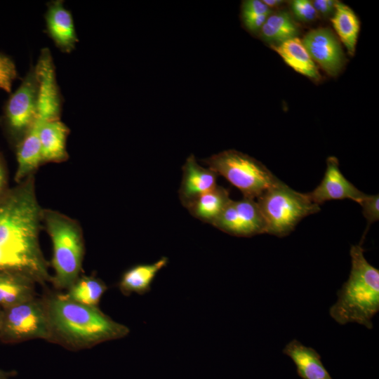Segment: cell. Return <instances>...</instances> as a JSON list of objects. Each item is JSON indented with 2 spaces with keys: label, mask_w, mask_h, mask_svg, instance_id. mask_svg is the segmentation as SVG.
I'll list each match as a JSON object with an SVG mask.
<instances>
[{
  "label": "cell",
  "mask_w": 379,
  "mask_h": 379,
  "mask_svg": "<svg viewBox=\"0 0 379 379\" xmlns=\"http://www.w3.org/2000/svg\"><path fill=\"white\" fill-rule=\"evenodd\" d=\"M34 182L32 174L0 200V272L19 273L45 284L52 277L39 244L44 208Z\"/></svg>",
  "instance_id": "6da1fadb"
},
{
  "label": "cell",
  "mask_w": 379,
  "mask_h": 379,
  "mask_svg": "<svg viewBox=\"0 0 379 379\" xmlns=\"http://www.w3.org/2000/svg\"><path fill=\"white\" fill-rule=\"evenodd\" d=\"M52 340L71 350L92 347L126 336L129 328L103 313L98 307L85 305L53 294L43 299Z\"/></svg>",
  "instance_id": "7a4b0ae2"
},
{
  "label": "cell",
  "mask_w": 379,
  "mask_h": 379,
  "mask_svg": "<svg viewBox=\"0 0 379 379\" xmlns=\"http://www.w3.org/2000/svg\"><path fill=\"white\" fill-rule=\"evenodd\" d=\"M351 270L329 310L339 324L357 323L373 328L372 319L379 311V270L364 256L361 243L350 248Z\"/></svg>",
  "instance_id": "3957f363"
},
{
  "label": "cell",
  "mask_w": 379,
  "mask_h": 379,
  "mask_svg": "<svg viewBox=\"0 0 379 379\" xmlns=\"http://www.w3.org/2000/svg\"><path fill=\"white\" fill-rule=\"evenodd\" d=\"M43 222L53 244L51 278L58 289H68L80 277L84 253L81 228L74 219L58 211L44 209Z\"/></svg>",
  "instance_id": "277c9868"
},
{
  "label": "cell",
  "mask_w": 379,
  "mask_h": 379,
  "mask_svg": "<svg viewBox=\"0 0 379 379\" xmlns=\"http://www.w3.org/2000/svg\"><path fill=\"white\" fill-rule=\"evenodd\" d=\"M257 199L266 233L279 237L290 234L306 216L320 211L307 194L297 192L281 180Z\"/></svg>",
  "instance_id": "5b68a950"
},
{
  "label": "cell",
  "mask_w": 379,
  "mask_h": 379,
  "mask_svg": "<svg viewBox=\"0 0 379 379\" xmlns=\"http://www.w3.org/2000/svg\"><path fill=\"white\" fill-rule=\"evenodd\" d=\"M202 161L226 178L246 198L257 199L280 181L262 163L234 149L222 151Z\"/></svg>",
  "instance_id": "8992f818"
},
{
  "label": "cell",
  "mask_w": 379,
  "mask_h": 379,
  "mask_svg": "<svg viewBox=\"0 0 379 379\" xmlns=\"http://www.w3.org/2000/svg\"><path fill=\"white\" fill-rule=\"evenodd\" d=\"M38 81L32 64L16 90L4 102L0 126L9 144L15 149L36 119Z\"/></svg>",
  "instance_id": "52a82bcc"
},
{
  "label": "cell",
  "mask_w": 379,
  "mask_h": 379,
  "mask_svg": "<svg viewBox=\"0 0 379 379\" xmlns=\"http://www.w3.org/2000/svg\"><path fill=\"white\" fill-rule=\"evenodd\" d=\"M0 339L19 343L32 339L52 340L44 300L36 298L3 309Z\"/></svg>",
  "instance_id": "ba28073f"
},
{
  "label": "cell",
  "mask_w": 379,
  "mask_h": 379,
  "mask_svg": "<svg viewBox=\"0 0 379 379\" xmlns=\"http://www.w3.org/2000/svg\"><path fill=\"white\" fill-rule=\"evenodd\" d=\"M34 70L38 81L36 123L60 119L63 98L56 79L55 67L48 48L41 50Z\"/></svg>",
  "instance_id": "9c48e42d"
},
{
  "label": "cell",
  "mask_w": 379,
  "mask_h": 379,
  "mask_svg": "<svg viewBox=\"0 0 379 379\" xmlns=\"http://www.w3.org/2000/svg\"><path fill=\"white\" fill-rule=\"evenodd\" d=\"M212 225L237 237L266 233V224L257 201L246 197L231 199Z\"/></svg>",
  "instance_id": "30bf717a"
},
{
  "label": "cell",
  "mask_w": 379,
  "mask_h": 379,
  "mask_svg": "<svg viewBox=\"0 0 379 379\" xmlns=\"http://www.w3.org/2000/svg\"><path fill=\"white\" fill-rule=\"evenodd\" d=\"M302 43L314 62L330 76H337L345 64V55L334 33L326 27L308 32Z\"/></svg>",
  "instance_id": "8fae6325"
},
{
  "label": "cell",
  "mask_w": 379,
  "mask_h": 379,
  "mask_svg": "<svg viewBox=\"0 0 379 379\" xmlns=\"http://www.w3.org/2000/svg\"><path fill=\"white\" fill-rule=\"evenodd\" d=\"M307 195L313 203L320 206L327 201L346 199L359 204L366 194L343 175L338 159L330 157L326 160V168L321 182Z\"/></svg>",
  "instance_id": "7c38bea8"
},
{
  "label": "cell",
  "mask_w": 379,
  "mask_h": 379,
  "mask_svg": "<svg viewBox=\"0 0 379 379\" xmlns=\"http://www.w3.org/2000/svg\"><path fill=\"white\" fill-rule=\"evenodd\" d=\"M46 6L44 19L47 35L62 53H71L79 42L71 11L62 0L51 1Z\"/></svg>",
  "instance_id": "4fadbf2b"
},
{
  "label": "cell",
  "mask_w": 379,
  "mask_h": 379,
  "mask_svg": "<svg viewBox=\"0 0 379 379\" xmlns=\"http://www.w3.org/2000/svg\"><path fill=\"white\" fill-rule=\"evenodd\" d=\"M182 170L178 197L185 207L197 197L218 185V175L209 168L199 165L194 154L188 156Z\"/></svg>",
  "instance_id": "5bb4252c"
},
{
  "label": "cell",
  "mask_w": 379,
  "mask_h": 379,
  "mask_svg": "<svg viewBox=\"0 0 379 379\" xmlns=\"http://www.w3.org/2000/svg\"><path fill=\"white\" fill-rule=\"evenodd\" d=\"M69 132L68 126L60 119L46 121L39 125L42 164L60 163L68 159L66 142Z\"/></svg>",
  "instance_id": "9a60e30c"
},
{
  "label": "cell",
  "mask_w": 379,
  "mask_h": 379,
  "mask_svg": "<svg viewBox=\"0 0 379 379\" xmlns=\"http://www.w3.org/2000/svg\"><path fill=\"white\" fill-rule=\"evenodd\" d=\"M168 262L167 257H161L152 263L138 264L126 270L121 275L118 287L124 295L133 293L144 295L151 291L157 274Z\"/></svg>",
  "instance_id": "2e32d148"
},
{
  "label": "cell",
  "mask_w": 379,
  "mask_h": 379,
  "mask_svg": "<svg viewBox=\"0 0 379 379\" xmlns=\"http://www.w3.org/2000/svg\"><path fill=\"white\" fill-rule=\"evenodd\" d=\"M296 366L298 375L302 379H333L324 367L319 354L298 340L290 341L283 350Z\"/></svg>",
  "instance_id": "e0dca14e"
},
{
  "label": "cell",
  "mask_w": 379,
  "mask_h": 379,
  "mask_svg": "<svg viewBox=\"0 0 379 379\" xmlns=\"http://www.w3.org/2000/svg\"><path fill=\"white\" fill-rule=\"evenodd\" d=\"M39 125L35 122L14 149L17 160L14 180L17 184L34 174L39 166L42 164L39 135Z\"/></svg>",
  "instance_id": "ac0fdd59"
},
{
  "label": "cell",
  "mask_w": 379,
  "mask_h": 379,
  "mask_svg": "<svg viewBox=\"0 0 379 379\" xmlns=\"http://www.w3.org/2000/svg\"><path fill=\"white\" fill-rule=\"evenodd\" d=\"M35 284L25 275L0 272V307L6 309L35 298Z\"/></svg>",
  "instance_id": "d6986e66"
},
{
  "label": "cell",
  "mask_w": 379,
  "mask_h": 379,
  "mask_svg": "<svg viewBox=\"0 0 379 379\" xmlns=\"http://www.w3.org/2000/svg\"><path fill=\"white\" fill-rule=\"evenodd\" d=\"M230 200L229 191L217 185L197 197L185 208L194 218L213 225Z\"/></svg>",
  "instance_id": "ffe728a7"
},
{
  "label": "cell",
  "mask_w": 379,
  "mask_h": 379,
  "mask_svg": "<svg viewBox=\"0 0 379 379\" xmlns=\"http://www.w3.org/2000/svg\"><path fill=\"white\" fill-rule=\"evenodd\" d=\"M272 48L295 72L314 80L320 79L315 62L299 38L295 37L279 44L272 45Z\"/></svg>",
  "instance_id": "44dd1931"
},
{
  "label": "cell",
  "mask_w": 379,
  "mask_h": 379,
  "mask_svg": "<svg viewBox=\"0 0 379 379\" xmlns=\"http://www.w3.org/2000/svg\"><path fill=\"white\" fill-rule=\"evenodd\" d=\"M331 22L348 53L352 55L355 51L360 29L357 16L349 6L337 1Z\"/></svg>",
  "instance_id": "7402d4cb"
},
{
  "label": "cell",
  "mask_w": 379,
  "mask_h": 379,
  "mask_svg": "<svg viewBox=\"0 0 379 379\" xmlns=\"http://www.w3.org/2000/svg\"><path fill=\"white\" fill-rule=\"evenodd\" d=\"M259 32L263 40L275 45L297 37L299 29L287 12L280 11L270 14Z\"/></svg>",
  "instance_id": "603a6c76"
},
{
  "label": "cell",
  "mask_w": 379,
  "mask_h": 379,
  "mask_svg": "<svg viewBox=\"0 0 379 379\" xmlns=\"http://www.w3.org/2000/svg\"><path fill=\"white\" fill-rule=\"evenodd\" d=\"M107 285L95 277H80L64 295L71 300L93 307H98Z\"/></svg>",
  "instance_id": "cb8c5ba5"
},
{
  "label": "cell",
  "mask_w": 379,
  "mask_h": 379,
  "mask_svg": "<svg viewBox=\"0 0 379 379\" xmlns=\"http://www.w3.org/2000/svg\"><path fill=\"white\" fill-rule=\"evenodd\" d=\"M270 14V8L262 1L246 0L241 4V20L246 29L251 32H259Z\"/></svg>",
  "instance_id": "d4e9b609"
},
{
  "label": "cell",
  "mask_w": 379,
  "mask_h": 379,
  "mask_svg": "<svg viewBox=\"0 0 379 379\" xmlns=\"http://www.w3.org/2000/svg\"><path fill=\"white\" fill-rule=\"evenodd\" d=\"M18 78V73L14 60L9 55L0 52V90L11 93L13 82Z\"/></svg>",
  "instance_id": "484cf974"
},
{
  "label": "cell",
  "mask_w": 379,
  "mask_h": 379,
  "mask_svg": "<svg viewBox=\"0 0 379 379\" xmlns=\"http://www.w3.org/2000/svg\"><path fill=\"white\" fill-rule=\"evenodd\" d=\"M359 204L362 207L363 215L367 221L366 230L364 234V238L370 225L379 219V196L378 194L373 195L366 194Z\"/></svg>",
  "instance_id": "4316f807"
},
{
  "label": "cell",
  "mask_w": 379,
  "mask_h": 379,
  "mask_svg": "<svg viewBox=\"0 0 379 379\" xmlns=\"http://www.w3.org/2000/svg\"><path fill=\"white\" fill-rule=\"evenodd\" d=\"M291 9L296 18L302 22L314 21L319 15L312 1L308 0L293 1Z\"/></svg>",
  "instance_id": "83f0119b"
},
{
  "label": "cell",
  "mask_w": 379,
  "mask_h": 379,
  "mask_svg": "<svg viewBox=\"0 0 379 379\" xmlns=\"http://www.w3.org/2000/svg\"><path fill=\"white\" fill-rule=\"evenodd\" d=\"M312 3L318 15L320 14L326 17L334 13L337 1L333 0H315Z\"/></svg>",
  "instance_id": "f1b7e54d"
},
{
  "label": "cell",
  "mask_w": 379,
  "mask_h": 379,
  "mask_svg": "<svg viewBox=\"0 0 379 379\" xmlns=\"http://www.w3.org/2000/svg\"><path fill=\"white\" fill-rule=\"evenodd\" d=\"M9 189L7 168L4 159L0 152V200Z\"/></svg>",
  "instance_id": "f546056e"
},
{
  "label": "cell",
  "mask_w": 379,
  "mask_h": 379,
  "mask_svg": "<svg viewBox=\"0 0 379 379\" xmlns=\"http://www.w3.org/2000/svg\"><path fill=\"white\" fill-rule=\"evenodd\" d=\"M17 375L15 371H5L0 369V379H9Z\"/></svg>",
  "instance_id": "4dcf8cb0"
},
{
  "label": "cell",
  "mask_w": 379,
  "mask_h": 379,
  "mask_svg": "<svg viewBox=\"0 0 379 379\" xmlns=\"http://www.w3.org/2000/svg\"><path fill=\"white\" fill-rule=\"evenodd\" d=\"M263 3H265L270 8L276 7L280 4H282L283 1L280 0H263Z\"/></svg>",
  "instance_id": "1f68e13d"
},
{
  "label": "cell",
  "mask_w": 379,
  "mask_h": 379,
  "mask_svg": "<svg viewBox=\"0 0 379 379\" xmlns=\"http://www.w3.org/2000/svg\"><path fill=\"white\" fill-rule=\"evenodd\" d=\"M2 320H3V309L0 307V331L2 325Z\"/></svg>",
  "instance_id": "d6a6232c"
}]
</instances>
